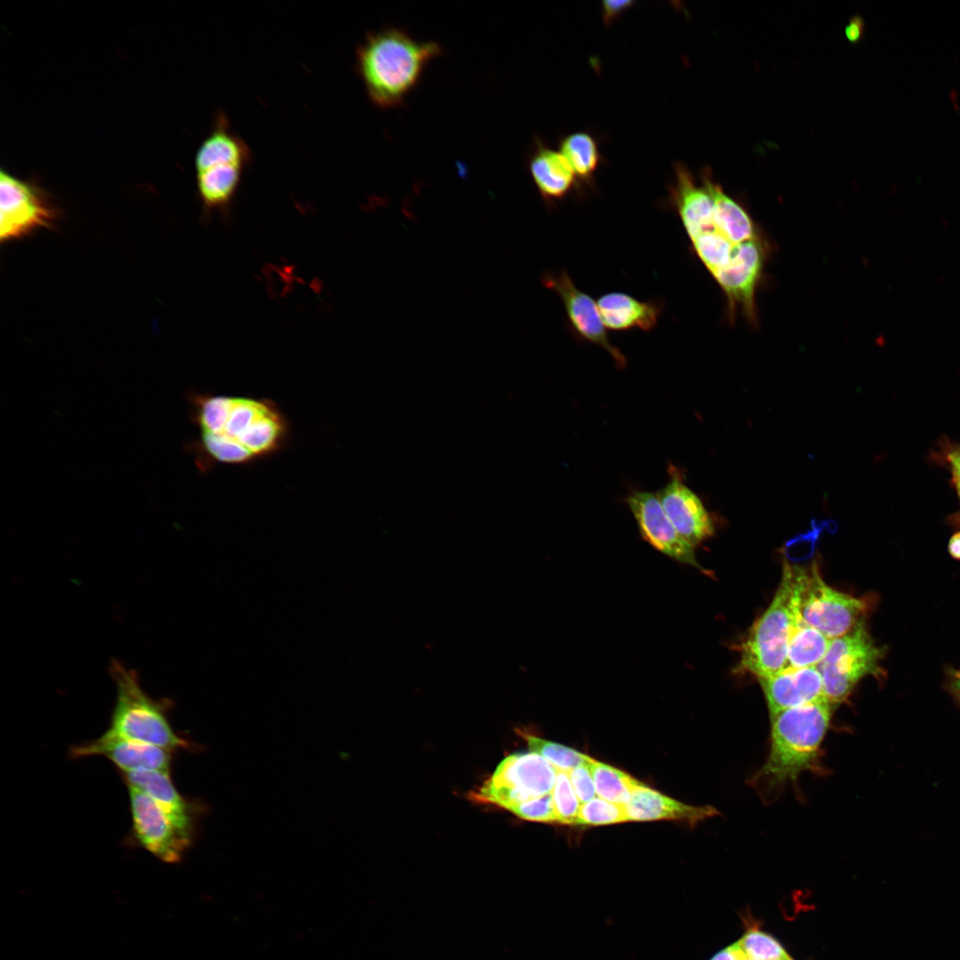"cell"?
Returning <instances> with one entry per match:
<instances>
[{"label":"cell","mask_w":960,"mask_h":960,"mask_svg":"<svg viewBox=\"0 0 960 960\" xmlns=\"http://www.w3.org/2000/svg\"><path fill=\"white\" fill-rule=\"evenodd\" d=\"M668 192L692 250L724 293L729 320L740 313L756 325V296L770 252L760 227L709 169L697 182L686 165L676 166Z\"/></svg>","instance_id":"obj_1"},{"label":"cell","mask_w":960,"mask_h":960,"mask_svg":"<svg viewBox=\"0 0 960 960\" xmlns=\"http://www.w3.org/2000/svg\"><path fill=\"white\" fill-rule=\"evenodd\" d=\"M188 399L198 435L191 449L201 470L250 465L290 443V420L270 398L194 392Z\"/></svg>","instance_id":"obj_2"},{"label":"cell","mask_w":960,"mask_h":960,"mask_svg":"<svg viewBox=\"0 0 960 960\" xmlns=\"http://www.w3.org/2000/svg\"><path fill=\"white\" fill-rule=\"evenodd\" d=\"M442 54L438 43L417 40L391 26L365 35L356 50V71L372 104L393 109L404 105L427 67Z\"/></svg>","instance_id":"obj_3"},{"label":"cell","mask_w":960,"mask_h":960,"mask_svg":"<svg viewBox=\"0 0 960 960\" xmlns=\"http://www.w3.org/2000/svg\"><path fill=\"white\" fill-rule=\"evenodd\" d=\"M832 704L824 697L771 717L767 758L750 783L769 800L806 771L819 770L820 750L829 727Z\"/></svg>","instance_id":"obj_4"},{"label":"cell","mask_w":960,"mask_h":960,"mask_svg":"<svg viewBox=\"0 0 960 960\" xmlns=\"http://www.w3.org/2000/svg\"><path fill=\"white\" fill-rule=\"evenodd\" d=\"M109 670L116 697L106 732L172 752L191 748L172 729L167 716L169 703L148 695L136 673L119 661H112Z\"/></svg>","instance_id":"obj_5"},{"label":"cell","mask_w":960,"mask_h":960,"mask_svg":"<svg viewBox=\"0 0 960 960\" xmlns=\"http://www.w3.org/2000/svg\"><path fill=\"white\" fill-rule=\"evenodd\" d=\"M796 566L785 563L772 601L740 647V668L757 678L783 670L798 598Z\"/></svg>","instance_id":"obj_6"},{"label":"cell","mask_w":960,"mask_h":960,"mask_svg":"<svg viewBox=\"0 0 960 960\" xmlns=\"http://www.w3.org/2000/svg\"><path fill=\"white\" fill-rule=\"evenodd\" d=\"M884 650L878 646L860 621L847 634L830 639L828 651L818 664L823 697L832 705L844 701L865 676H884L880 661Z\"/></svg>","instance_id":"obj_7"},{"label":"cell","mask_w":960,"mask_h":960,"mask_svg":"<svg viewBox=\"0 0 960 960\" xmlns=\"http://www.w3.org/2000/svg\"><path fill=\"white\" fill-rule=\"evenodd\" d=\"M873 603L869 597H856L828 586L816 563L810 569L799 567L798 611L805 623L833 639L852 630Z\"/></svg>","instance_id":"obj_8"},{"label":"cell","mask_w":960,"mask_h":960,"mask_svg":"<svg viewBox=\"0 0 960 960\" xmlns=\"http://www.w3.org/2000/svg\"><path fill=\"white\" fill-rule=\"evenodd\" d=\"M556 776L557 770L535 752L511 754L472 797L509 811L523 802L551 793Z\"/></svg>","instance_id":"obj_9"},{"label":"cell","mask_w":960,"mask_h":960,"mask_svg":"<svg viewBox=\"0 0 960 960\" xmlns=\"http://www.w3.org/2000/svg\"><path fill=\"white\" fill-rule=\"evenodd\" d=\"M57 218L56 207L40 188L1 171V242L23 237L39 228H51Z\"/></svg>","instance_id":"obj_10"},{"label":"cell","mask_w":960,"mask_h":960,"mask_svg":"<svg viewBox=\"0 0 960 960\" xmlns=\"http://www.w3.org/2000/svg\"><path fill=\"white\" fill-rule=\"evenodd\" d=\"M134 841L162 861L178 862L192 836L180 828L148 795L127 786Z\"/></svg>","instance_id":"obj_11"},{"label":"cell","mask_w":960,"mask_h":960,"mask_svg":"<svg viewBox=\"0 0 960 960\" xmlns=\"http://www.w3.org/2000/svg\"><path fill=\"white\" fill-rule=\"evenodd\" d=\"M251 151L235 147L198 149L195 157L200 199L208 210L224 211L235 198Z\"/></svg>","instance_id":"obj_12"},{"label":"cell","mask_w":960,"mask_h":960,"mask_svg":"<svg viewBox=\"0 0 960 960\" xmlns=\"http://www.w3.org/2000/svg\"><path fill=\"white\" fill-rule=\"evenodd\" d=\"M542 283L561 298L570 325L575 333L606 350L616 366L624 368L627 359L620 350L611 343L597 302L580 290L565 271L558 274L547 273Z\"/></svg>","instance_id":"obj_13"},{"label":"cell","mask_w":960,"mask_h":960,"mask_svg":"<svg viewBox=\"0 0 960 960\" xmlns=\"http://www.w3.org/2000/svg\"><path fill=\"white\" fill-rule=\"evenodd\" d=\"M626 502L645 541L667 556L702 570L695 556V548L674 527L657 493L636 491L626 498Z\"/></svg>","instance_id":"obj_14"},{"label":"cell","mask_w":960,"mask_h":960,"mask_svg":"<svg viewBox=\"0 0 960 960\" xmlns=\"http://www.w3.org/2000/svg\"><path fill=\"white\" fill-rule=\"evenodd\" d=\"M75 758L101 756L120 772L158 771L171 772L172 751L104 732L100 737L70 748Z\"/></svg>","instance_id":"obj_15"},{"label":"cell","mask_w":960,"mask_h":960,"mask_svg":"<svg viewBox=\"0 0 960 960\" xmlns=\"http://www.w3.org/2000/svg\"><path fill=\"white\" fill-rule=\"evenodd\" d=\"M657 495L674 527L694 548L713 536L711 516L676 468L670 470L669 481Z\"/></svg>","instance_id":"obj_16"},{"label":"cell","mask_w":960,"mask_h":960,"mask_svg":"<svg viewBox=\"0 0 960 960\" xmlns=\"http://www.w3.org/2000/svg\"><path fill=\"white\" fill-rule=\"evenodd\" d=\"M770 718L794 707L823 697V684L817 667L784 668L774 675L760 677Z\"/></svg>","instance_id":"obj_17"},{"label":"cell","mask_w":960,"mask_h":960,"mask_svg":"<svg viewBox=\"0 0 960 960\" xmlns=\"http://www.w3.org/2000/svg\"><path fill=\"white\" fill-rule=\"evenodd\" d=\"M624 807L628 821L680 820L694 825L718 813L709 805L693 806L678 802L640 781Z\"/></svg>","instance_id":"obj_18"},{"label":"cell","mask_w":960,"mask_h":960,"mask_svg":"<svg viewBox=\"0 0 960 960\" xmlns=\"http://www.w3.org/2000/svg\"><path fill=\"white\" fill-rule=\"evenodd\" d=\"M528 170L540 194L548 203L565 197L579 183L565 157L535 137L528 158Z\"/></svg>","instance_id":"obj_19"},{"label":"cell","mask_w":960,"mask_h":960,"mask_svg":"<svg viewBox=\"0 0 960 960\" xmlns=\"http://www.w3.org/2000/svg\"><path fill=\"white\" fill-rule=\"evenodd\" d=\"M120 774L127 786H132L151 797L180 828L192 836L193 804L175 788L171 772L145 771Z\"/></svg>","instance_id":"obj_20"},{"label":"cell","mask_w":960,"mask_h":960,"mask_svg":"<svg viewBox=\"0 0 960 960\" xmlns=\"http://www.w3.org/2000/svg\"><path fill=\"white\" fill-rule=\"evenodd\" d=\"M597 307L606 329L612 331L640 329L648 332L655 327L662 311L660 303L641 301L620 292L601 296Z\"/></svg>","instance_id":"obj_21"},{"label":"cell","mask_w":960,"mask_h":960,"mask_svg":"<svg viewBox=\"0 0 960 960\" xmlns=\"http://www.w3.org/2000/svg\"><path fill=\"white\" fill-rule=\"evenodd\" d=\"M829 642L825 635L804 621L797 602L784 668L817 667L824 658Z\"/></svg>","instance_id":"obj_22"},{"label":"cell","mask_w":960,"mask_h":960,"mask_svg":"<svg viewBox=\"0 0 960 960\" xmlns=\"http://www.w3.org/2000/svg\"><path fill=\"white\" fill-rule=\"evenodd\" d=\"M558 150L565 157L579 182L589 183L602 162L596 138L587 132H574L560 138Z\"/></svg>","instance_id":"obj_23"},{"label":"cell","mask_w":960,"mask_h":960,"mask_svg":"<svg viewBox=\"0 0 960 960\" xmlns=\"http://www.w3.org/2000/svg\"><path fill=\"white\" fill-rule=\"evenodd\" d=\"M589 766L598 797L621 805H625L629 801L638 780L612 766L592 758Z\"/></svg>","instance_id":"obj_24"},{"label":"cell","mask_w":960,"mask_h":960,"mask_svg":"<svg viewBox=\"0 0 960 960\" xmlns=\"http://www.w3.org/2000/svg\"><path fill=\"white\" fill-rule=\"evenodd\" d=\"M529 749L543 756L557 771L569 772L571 770L586 764L590 756L564 745L546 740L534 735L524 733Z\"/></svg>","instance_id":"obj_25"},{"label":"cell","mask_w":960,"mask_h":960,"mask_svg":"<svg viewBox=\"0 0 960 960\" xmlns=\"http://www.w3.org/2000/svg\"><path fill=\"white\" fill-rule=\"evenodd\" d=\"M737 942L748 960H791L776 939L756 928L748 929Z\"/></svg>","instance_id":"obj_26"},{"label":"cell","mask_w":960,"mask_h":960,"mask_svg":"<svg viewBox=\"0 0 960 960\" xmlns=\"http://www.w3.org/2000/svg\"><path fill=\"white\" fill-rule=\"evenodd\" d=\"M628 821L624 805L600 797L580 804L576 825L602 826Z\"/></svg>","instance_id":"obj_27"},{"label":"cell","mask_w":960,"mask_h":960,"mask_svg":"<svg viewBox=\"0 0 960 960\" xmlns=\"http://www.w3.org/2000/svg\"><path fill=\"white\" fill-rule=\"evenodd\" d=\"M551 794L557 823L576 825L580 803L571 784L567 772L557 771L556 783Z\"/></svg>","instance_id":"obj_28"},{"label":"cell","mask_w":960,"mask_h":960,"mask_svg":"<svg viewBox=\"0 0 960 960\" xmlns=\"http://www.w3.org/2000/svg\"><path fill=\"white\" fill-rule=\"evenodd\" d=\"M517 817L539 822H557L552 794L532 798L509 809Z\"/></svg>","instance_id":"obj_29"},{"label":"cell","mask_w":960,"mask_h":960,"mask_svg":"<svg viewBox=\"0 0 960 960\" xmlns=\"http://www.w3.org/2000/svg\"><path fill=\"white\" fill-rule=\"evenodd\" d=\"M590 759L588 763L579 765L567 772L580 804L595 798L596 795L595 785L589 766Z\"/></svg>","instance_id":"obj_30"},{"label":"cell","mask_w":960,"mask_h":960,"mask_svg":"<svg viewBox=\"0 0 960 960\" xmlns=\"http://www.w3.org/2000/svg\"><path fill=\"white\" fill-rule=\"evenodd\" d=\"M940 452L933 457L937 461L945 462L950 467L960 468V444L950 442L947 437L940 442Z\"/></svg>","instance_id":"obj_31"},{"label":"cell","mask_w":960,"mask_h":960,"mask_svg":"<svg viewBox=\"0 0 960 960\" xmlns=\"http://www.w3.org/2000/svg\"><path fill=\"white\" fill-rule=\"evenodd\" d=\"M635 1L631 0H620V1H603L602 2V16L604 22L608 24L613 19L623 13L629 9Z\"/></svg>","instance_id":"obj_32"},{"label":"cell","mask_w":960,"mask_h":960,"mask_svg":"<svg viewBox=\"0 0 960 960\" xmlns=\"http://www.w3.org/2000/svg\"><path fill=\"white\" fill-rule=\"evenodd\" d=\"M944 688L960 706V669L952 667L945 669Z\"/></svg>","instance_id":"obj_33"},{"label":"cell","mask_w":960,"mask_h":960,"mask_svg":"<svg viewBox=\"0 0 960 960\" xmlns=\"http://www.w3.org/2000/svg\"><path fill=\"white\" fill-rule=\"evenodd\" d=\"M865 24L861 17L853 16L844 28L845 36L849 42L858 43L863 36Z\"/></svg>","instance_id":"obj_34"},{"label":"cell","mask_w":960,"mask_h":960,"mask_svg":"<svg viewBox=\"0 0 960 960\" xmlns=\"http://www.w3.org/2000/svg\"><path fill=\"white\" fill-rule=\"evenodd\" d=\"M709 960H748L738 942L723 948Z\"/></svg>","instance_id":"obj_35"},{"label":"cell","mask_w":960,"mask_h":960,"mask_svg":"<svg viewBox=\"0 0 960 960\" xmlns=\"http://www.w3.org/2000/svg\"><path fill=\"white\" fill-rule=\"evenodd\" d=\"M948 551L952 558L960 561V530L953 533L949 538Z\"/></svg>","instance_id":"obj_36"},{"label":"cell","mask_w":960,"mask_h":960,"mask_svg":"<svg viewBox=\"0 0 960 960\" xmlns=\"http://www.w3.org/2000/svg\"><path fill=\"white\" fill-rule=\"evenodd\" d=\"M949 469L951 472L950 483L960 500V468L950 467Z\"/></svg>","instance_id":"obj_37"},{"label":"cell","mask_w":960,"mask_h":960,"mask_svg":"<svg viewBox=\"0 0 960 960\" xmlns=\"http://www.w3.org/2000/svg\"><path fill=\"white\" fill-rule=\"evenodd\" d=\"M959 501H960V500H959ZM948 521L950 522V524L952 526H956V527L959 526L960 525V510L957 513L952 515L948 518Z\"/></svg>","instance_id":"obj_38"},{"label":"cell","mask_w":960,"mask_h":960,"mask_svg":"<svg viewBox=\"0 0 960 960\" xmlns=\"http://www.w3.org/2000/svg\"></svg>","instance_id":"obj_39"},{"label":"cell","mask_w":960,"mask_h":960,"mask_svg":"<svg viewBox=\"0 0 960 960\" xmlns=\"http://www.w3.org/2000/svg\"><path fill=\"white\" fill-rule=\"evenodd\" d=\"M792 960V959H791Z\"/></svg>","instance_id":"obj_40"}]
</instances>
